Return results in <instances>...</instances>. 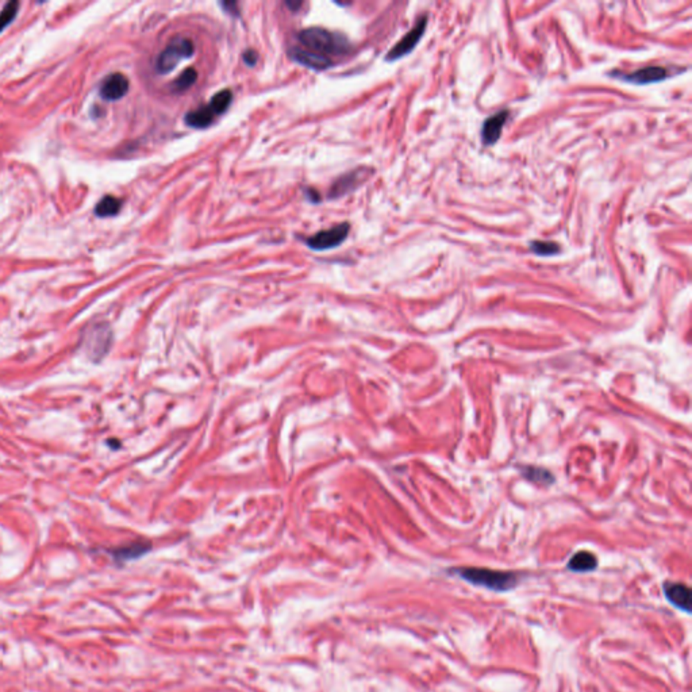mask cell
Here are the masks:
<instances>
[{
    "label": "cell",
    "mask_w": 692,
    "mask_h": 692,
    "mask_svg": "<svg viewBox=\"0 0 692 692\" xmlns=\"http://www.w3.org/2000/svg\"><path fill=\"white\" fill-rule=\"evenodd\" d=\"M122 201L115 197L107 195L100 200L95 207V215L99 218H107V217H114L121 211Z\"/></svg>",
    "instance_id": "9a60e30c"
},
{
    "label": "cell",
    "mask_w": 692,
    "mask_h": 692,
    "mask_svg": "<svg viewBox=\"0 0 692 692\" xmlns=\"http://www.w3.org/2000/svg\"><path fill=\"white\" fill-rule=\"evenodd\" d=\"M507 120H509V111L502 110L494 115L488 117L484 121V124L481 126V140H483L484 145L491 147L499 141V138L502 135V130L507 122Z\"/></svg>",
    "instance_id": "30bf717a"
},
{
    "label": "cell",
    "mask_w": 692,
    "mask_h": 692,
    "mask_svg": "<svg viewBox=\"0 0 692 692\" xmlns=\"http://www.w3.org/2000/svg\"><path fill=\"white\" fill-rule=\"evenodd\" d=\"M147 550H148V547H147L145 545H130V546H126V547H122V549H118V550L115 552V556H117L118 559H134V557L141 556V554H142V553H145Z\"/></svg>",
    "instance_id": "ffe728a7"
},
{
    "label": "cell",
    "mask_w": 692,
    "mask_h": 692,
    "mask_svg": "<svg viewBox=\"0 0 692 692\" xmlns=\"http://www.w3.org/2000/svg\"><path fill=\"white\" fill-rule=\"evenodd\" d=\"M427 27V15H422L415 26L396 44L393 49L390 50L386 56L387 61H396L404 56H407L410 51H413L414 48L418 45L420 38L425 34V30Z\"/></svg>",
    "instance_id": "8992f818"
},
{
    "label": "cell",
    "mask_w": 692,
    "mask_h": 692,
    "mask_svg": "<svg viewBox=\"0 0 692 692\" xmlns=\"http://www.w3.org/2000/svg\"><path fill=\"white\" fill-rule=\"evenodd\" d=\"M613 77L620 79L626 83L634 84V85H646V84H653V83H660L667 80L668 77L672 76V71L668 67L663 65H649L643 67L640 69H636L630 74H622V72H613Z\"/></svg>",
    "instance_id": "277c9868"
},
{
    "label": "cell",
    "mask_w": 692,
    "mask_h": 692,
    "mask_svg": "<svg viewBox=\"0 0 692 692\" xmlns=\"http://www.w3.org/2000/svg\"><path fill=\"white\" fill-rule=\"evenodd\" d=\"M530 250L537 254V256H556L561 252V247L559 244L553 241H532L530 242Z\"/></svg>",
    "instance_id": "ac0fdd59"
},
{
    "label": "cell",
    "mask_w": 692,
    "mask_h": 692,
    "mask_svg": "<svg viewBox=\"0 0 692 692\" xmlns=\"http://www.w3.org/2000/svg\"><path fill=\"white\" fill-rule=\"evenodd\" d=\"M197 79H198V72L194 68H188L173 81L172 90L174 92H184L195 84Z\"/></svg>",
    "instance_id": "e0dca14e"
},
{
    "label": "cell",
    "mask_w": 692,
    "mask_h": 692,
    "mask_svg": "<svg viewBox=\"0 0 692 692\" xmlns=\"http://www.w3.org/2000/svg\"><path fill=\"white\" fill-rule=\"evenodd\" d=\"M534 473H537V477L534 479V481H540L541 484H549L553 480V476L549 472H546L545 470H540V468H527V470L525 472V476L527 479H533Z\"/></svg>",
    "instance_id": "44dd1931"
},
{
    "label": "cell",
    "mask_w": 692,
    "mask_h": 692,
    "mask_svg": "<svg viewBox=\"0 0 692 692\" xmlns=\"http://www.w3.org/2000/svg\"><path fill=\"white\" fill-rule=\"evenodd\" d=\"M664 593L668 600L677 609L691 613V590L682 583H669L664 584Z\"/></svg>",
    "instance_id": "8fae6325"
},
{
    "label": "cell",
    "mask_w": 692,
    "mask_h": 692,
    "mask_svg": "<svg viewBox=\"0 0 692 692\" xmlns=\"http://www.w3.org/2000/svg\"><path fill=\"white\" fill-rule=\"evenodd\" d=\"M18 10H19V3L18 1H10V3H7L4 6V8L0 13V33L7 26L11 25V22L15 19V17L18 14Z\"/></svg>",
    "instance_id": "d6986e66"
},
{
    "label": "cell",
    "mask_w": 692,
    "mask_h": 692,
    "mask_svg": "<svg viewBox=\"0 0 692 692\" xmlns=\"http://www.w3.org/2000/svg\"><path fill=\"white\" fill-rule=\"evenodd\" d=\"M364 177H365V173L363 170L360 171H354V172H349L345 176L340 177L333 188H331V198H337V197H344L346 192L349 191H353L357 186H360L363 181H364Z\"/></svg>",
    "instance_id": "7c38bea8"
},
{
    "label": "cell",
    "mask_w": 692,
    "mask_h": 692,
    "mask_svg": "<svg viewBox=\"0 0 692 692\" xmlns=\"http://www.w3.org/2000/svg\"><path fill=\"white\" fill-rule=\"evenodd\" d=\"M242 58H244V61H245V64H247V65H249V67H254V65L257 64V60H258V54H257V51L249 49L247 50L245 53H244Z\"/></svg>",
    "instance_id": "7402d4cb"
},
{
    "label": "cell",
    "mask_w": 692,
    "mask_h": 692,
    "mask_svg": "<svg viewBox=\"0 0 692 692\" xmlns=\"http://www.w3.org/2000/svg\"><path fill=\"white\" fill-rule=\"evenodd\" d=\"M297 40L307 50L323 56L345 54L350 50V42L344 35L331 33L322 27H308L302 30L297 34Z\"/></svg>",
    "instance_id": "6da1fadb"
},
{
    "label": "cell",
    "mask_w": 692,
    "mask_h": 692,
    "mask_svg": "<svg viewBox=\"0 0 692 692\" xmlns=\"http://www.w3.org/2000/svg\"><path fill=\"white\" fill-rule=\"evenodd\" d=\"M111 345V331L106 324H97L90 329L85 338V347L94 360H100Z\"/></svg>",
    "instance_id": "52a82bcc"
},
{
    "label": "cell",
    "mask_w": 692,
    "mask_h": 692,
    "mask_svg": "<svg viewBox=\"0 0 692 692\" xmlns=\"http://www.w3.org/2000/svg\"><path fill=\"white\" fill-rule=\"evenodd\" d=\"M598 560L593 553L587 550H580L572 556L569 560L568 569L573 572H591L596 568Z\"/></svg>",
    "instance_id": "5bb4252c"
},
{
    "label": "cell",
    "mask_w": 692,
    "mask_h": 692,
    "mask_svg": "<svg viewBox=\"0 0 692 692\" xmlns=\"http://www.w3.org/2000/svg\"><path fill=\"white\" fill-rule=\"evenodd\" d=\"M129 92V79L122 74L107 76L100 85V97L108 101L122 99Z\"/></svg>",
    "instance_id": "ba28073f"
},
{
    "label": "cell",
    "mask_w": 692,
    "mask_h": 692,
    "mask_svg": "<svg viewBox=\"0 0 692 692\" xmlns=\"http://www.w3.org/2000/svg\"><path fill=\"white\" fill-rule=\"evenodd\" d=\"M453 572L473 586L486 587L497 593L510 591L518 584V576L514 572L487 568H459L453 569Z\"/></svg>",
    "instance_id": "7a4b0ae2"
},
{
    "label": "cell",
    "mask_w": 692,
    "mask_h": 692,
    "mask_svg": "<svg viewBox=\"0 0 692 692\" xmlns=\"http://www.w3.org/2000/svg\"><path fill=\"white\" fill-rule=\"evenodd\" d=\"M288 54L295 63H299L303 67H307L313 71H326L330 67H333V61L330 60V57L310 51V50L302 49V48L297 47V48L290 49Z\"/></svg>",
    "instance_id": "9c48e42d"
},
{
    "label": "cell",
    "mask_w": 692,
    "mask_h": 692,
    "mask_svg": "<svg viewBox=\"0 0 692 692\" xmlns=\"http://www.w3.org/2000/svg\"><path fill=\"white\" fill-rule=\"evenodd\" d=\"M231 100H233L231 91L230 90H223L221 92L215 94L211 98V100H210V103H207V104H208V107L213 110V113L215 115H221V114H223L229 108Z\"/></svg>",
    "instance_id": "2e32d148"
},
{
    "label": "cell",
    "mask_w": 692,
    "mask_h": 692,
    "mask_svg": "<svg viewBox=\"0 0 692 692\" xmlns=\"http://www.w3.org/2000/svg\"><path fill=\"white\" fill-rule=\"evenodd\" d=\"M350 230L349 223H340L329 230H322L307 240V245L313 250H327L341 245Z\"/></svg>",
    "instance_id": "5b68a950"
},
{
    "label": "cell",
    "mask_w": 692,
    "mask_h": 692,
    "mask_svg": "<svg viewBox=\"0 0 692 692\" xmlns=\"http://www.w3.org/2000/svg\"><path fill=\"white\" fill-rule=\"evenodd\" d=\"M215 117L217 115L213 113V110L208 107V104H204L194 111L187 113L184 117V121H186V124L194 127V129H206L214 122Z\"/></svg>",
    "instance_id": "4fadbf2b"
},
{
    "label": "cell",
    "mask_w": 692,
    "mask_h": 692,
    "mask_svg": "<svg viewBox=\"0 0 692 692\" xmlns=\"http://www.w3.org/2000/svg\"><path fill=\"white\" fill-rule=\"evenodd\" d=\"M195 53L194 42L183 35L173 37L163 50L156 61V69L161 74H171L173 69L183 61L192 57Z\"/></svg>",
    "instance_id": "3957f363"
}]
</instances>
